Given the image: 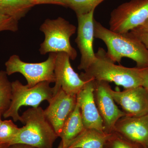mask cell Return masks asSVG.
Returning a JSON list of instances; mask_svg holds the SVG:
<instances>
[{
    "label": "cell",
    "instance_id": "cell-2",
    "mask_svg": "<svg viewBox=\"0 0 148 148\" xmlns=\"http://www.w3.org/2000/svg\"><path fill=\"white\" fill-rule=\"evenodd\" d=\"M94 37L105 43L108 57L114 63L126 57L135 61L138 68H148V49L130 32L116 33L94 19Z\"/></svg>",
    "mask_w": 148,
    "mask_h": 148
},
{
    "label": "cell",
    "instance_id": "cell-24",
    "mask_svg": "<svg viewBox=\"0 0 148 148\" xmlns=\"http://www.w3.org/2000/svg\"><path fill=\"white\" fill-rule=\"evenodd\" d=\"M36 5L51 4L67 7V0H36Z\"/></svg>",
    "mask_w": 148,
    "mask_h": 148
},
{
    "label": "cell",
    "instance_id": "cell-7",
    "mask_svg": "<svg viewBox=\"0 0 148 148\" xmlns=\"http://www.w3.org/2000/svg\"><path fill=\"white\" fill-rule=\"evenodd\" d=\"M148 19V0H130L112 12L109 29L116 33H127L140 27Z\"/></svg>",
    "mask_w": 148,
    "mask_h": 148
},
{
    "label": "cell",
    "instance_id": "cell-19",
    "mask_svg": "<svg viewBox=\"0 0 148 148\" xmlns=\"http://www.w3.org/2000/svg\"><path fill=\"white\" fill-rule=\"evenodd\" d=\"M105 0H67V7L75 12L77 16L89 13Z\"/></svg>",
    "mask_w": 148,
    "mask_h": 148
},
{
    "label": "cell",
    "instance_id": "cell-12",
    "mask_svg": "<svg viewBox=\"0 0 148 148\" xmlns=\"http://www.w3.org/2000/svg\"><path fill=\"white\" fill-rule=\"evenodd\" d=\"M48 103L45 115L59 137L64 123L76 105V96L69 95L61 88Z\"/></svg>",
    "mask_w": 148,
    "mask_h": 148
},
{
    "label": "cell",
    "instance_id": "cell-13",
    "mask_svg": "<svg viewBox=\"0 0 148 148\" xmlns=\"http://www.w3.org/2000/svg\"><path fill=\"white\" fill-rule=\"evenodd\" d=\"M114 132L129 143L148 148V114L123 117L116 123Z\"/></svg>",
    "mask_w": 148,
    "mask_h": 148
},
{
    "label": "cell",
    "instance_id": "cell-5",
    "mask_svg": "<svg viewBox=\"0 0 148 148\" xmlns=\"http://www.w3.org/2000/svg\"><path fill=\"white\" fill-rule=\"evenodd\" d=\"M50 83L43 82L32 87L23 85L18 80L12 82V95L10 105L3 114L4 118H12L14 121L21 122V116L18 114L22 106L39 107L42 102L50 101L53 94Z\"/></svg>",
    "mask_w": 148,
    "mask_h": 148
},
{
    "label": "cell",
    "instance_id": "cell-11",
    "mask_svg": "<svg viewBox=\"0 0 148 148\" xmlns=\"http://www.w3.org/2000/svg\"><path fill=\"white\" fill-rule=\"evenodd\" d=\"M108 84L95 81L93 94L95 104L103 121L105 132L112 133L118 121L126 115L116 106L109 92Z\"/></svg>",
    "mask_w": 148,
    "mask_h": 148
},
{
    "label": "cell",
    "instance_id": "cell-9",
    "mask_svg": "<svg viewBox=\"0 0 148 148\" xmlns=\"http://www.w3.org/2000/svg\"><path fill=\"white\" fill-rule=\"evenodd\" d=\"M94 11L89 13L77 15V36L75 42L80 52V62L78 66L79 70L85 71L96 58L93 50L94 37Z\"/></svg>",
    "mask_w": 148,
    "mask_h": 148
},
{
    "label": "cell",
    "instance_id": "cell-29",
    "mask_svg": "<svg viewBox=\"0 0 148 148\" xmlns=\"http://www.w3.org/2000/svg\"><path fill=\"white\" fill-rule=\"evenodd\" d=\"M3 111L0 108V126H1L3 121L2 120L1 117L2 116H3Z\"/></svg>",
    "mask_w": 148,
    "mask_h": 148
},
{
    "label": "cell",
    "instance_id": "cell-8",
    "mask_svg": "<svg viewBox=\"0 0 148 148\" xmlns=\"http://www.w3.org/2000/svg\"><path fill=\"white\" fill-rule=\"evenodd\" d=\"M70 60V56L65 52L56 53L54 70L55 85L52 87L53 96L61 88L69 95L76 96L85 84L86 81L74 71Z\"/></svg>",
    "mask_w": 148,
    "mask_h": 148
},
{
    "label": "cell",
    "instance_id": "cell-17",
    "mask_svg": "<svg viewBox=\"0 0 148 148\" xmlns=\"http://www.w3.org/2000/svg\"><path fill=\"white\" fill-rule=\"evenodd\" d=\"M36 5L31 0H0V14L18 21Z\"/></svg>",
    "mask_w": 148,
    "mask_h": 148
},
{
    "label": "cell",
    "instance_id": "cell-4",
    "mask_svg": "<svg viewBox=\"0 0 148 148\" xmlns=\"http://www.w3.org/2000/svg\"><path fill=\"white\" fill-rule=\"evenodd\" d=\"M77 29L75 25L61 17L46 19L40 28L45 35L44 40L40 45V54L65 52L71 59H75L77 53L71 45L70 38Z\"/></svg>",
    "mask_w": 148,
    "mask_h": 148
},
{
    "label": "cell",
    "instance_id": "cell-6",
    "mask_svg": "<svg viewBox=\"0 0 148 148\" xmlns=\"http://www.w3.org/2000/svg\"><path fill=\"white\" fill-rule=\"evenodd\" d=\"M56 53H49L47 60L38 63H27L22 61L18 55H12L5 63L6 73L8 76L15 73L21 74L27 80L29 87L43 82L54 83Z\"/></svg>",
    "mask_w": 148,
    "mask_h": 148
},
{
    "label": "cell",
    "instance_id": "cell-20",
    "mask_svg": "<svg viewBox=\"0 0 148 148\" xmlns=\"http://www.w3.org/2000/svg\"><path fill=\"white\" fill-rule=\"evenodd\" d=\"M19 130V127L12 121H3L0 126V142L9 145L17 135Z\"/></svg>",
    "mask_w": 148,
    "mask_h": 148
},
{
    "label": "cell",
    "instance_id": "cell-1",
    "mask_svg": "<svg viewBox=\"0 0 148 148\" xmlns=\"http://www.w3.org/2000/svg\"><path fill=\"white\" fill-rule=\"evenodd\" d=\"M95 54V61L79 75L83 80L113 82L124 89L143 86L148 75V67L127 68L116 65L102 48H99Z\"/></svg>",
    "mask_w": 148,
    "mask_h": 148
},
{
    "label": "cell",
    "instance_id": "cell-27",
    "mask_svg": "<svg viewBox=\"0 0 148 148\" xmlns=\"http://www.w3.org/2000/svg\"><path fill=\"white\" fill-rule=\"evenodd\" d=\"M143 86L146 88L148 93V75L147 78H146L145 82L143 84Z\"/></svg>",
    "mask_w": 148,
    "mask_h": 148
},
{
    "label": "cell",
    "instance_id": "cell-30",
    "mask_svg": "<svg viewBox=\"0 0 148 148\" xmlns=\"http://www.w3.org/2000/svg\"><path fill=\"white\" fill-rule=\"evenodd\" d=\"M31 1H35V2H36V0H31Z\"/></svg>",
    "mask_w": 148,
    "mask_h": 148
},
{
    "label": "cell",
    "instance_id": "cell-18",
    "mask_svg": "<svg viewBox=\"0 0 148 148\" xmlns=\"http://www.w3.org/2000/svg\"><path fill=\"white\" fill-rule=\"evenodd\" d=\"M5 71H0V108L4 113L9 107L12 95V82Z\"/></svg>",
    "mask_w": 148,
    "mask_h": 148
},
{
    "label": "cell",
    "instance_id": "cell-10",
    "mask_svg": "<svg viewBox=\"0 0 148 148\" xmlns=\"http://www.w3.org/2000/svg\"><path fill=\"white\" fill-rule=\"evenodd\" d=\"M108 89L114 101L127 116L139 117L148 114V93L143 86L115 90L109 84Z\"/></svg>",
    "mask_w": 148,
    "mask_h": 148
},
{
    "label": "cell",
    "instance_id": "cell-21",
    "mask_svg": "<svg viewBox=\"0 0 148 148\" xmlns=\"http://www.w3.org/2000/svg\"><path fill=\"white\" fill-rule=\"evenodd\" d=\"M18 30V20L11 16L0 14V32L10 31L15 32Z\"/></svg>",
    "mask_w": 148,
    "mask_h": 148
},
{
    "label": "cell",
    "instance_id": "cell-28",
    "mask_svg": "<svg viewBox=\"0 0 148 148\" xmlns=\"http://www.w3.org/2000/svg\"><path fill=\"white\" fill-rule=\"evenodd\" d=\"M9 146L8 144L0 142V148H8Z\"/></svg>",
    "mask_w": 148,
    "mask_h": 148
},
{
    "label": "cell",
    "instance_id": "cell-26",
    "mask_svg": "<svg viewBox=\"0 0 148 148\" xmlns=\"http://www.w3.org/2000/svg\"><path fill=\"white\" fill-rule=\"evenodd\" d=\"M8 148H36L23 144H15L9 146Z\"/></svg>",
    "mask_w": 148,
    "mask_h": 148
},
{
    "label": "cell",
    "instance_id": "cell-14",
    "mask_svg": "<svg viewBox=\"0 0 148 148\" xmlns=\"http://www.w3.org/2000/svg\"><path fill=\"white\" fill-rule=\"evenodd\" d=\"M95 81H86L85 84L76 95L85 128L105 131L103 120L94 100L93 91Z\"/></svg>",
    "mask_w": 148,
    "mask_h": 148
},
{
    "label": "cell",
    "instance_id": "cell-22",
    "mask_svg": "<svg viewBox=\"0 0 148 148\" xmlns=\"http://www.w3.org/2000/svg\"><path fill=\"white\" fill-rule=\"evenodd\" d=\"M108 143L110 144V148H135L131 143L120 137L115 132Z\"/></svg>",
    "mask_w": 148,
    "mask_h": 148
},
{
    "label": "cell",
    "instance_id": "cell-16",
    "mask_svg": "<svg viewBox=\"0 0 148 148\" xmlns=\"http://www.w3.org/2000/svg\"><path fill=\"white\" fill-rule=\"evenodd\" d=\"M85 129L80 110L76 103L75 107L63 125L59 137L61 141L58 148H68L71 143Z\"/></svg>",
    "mask_w": 148,
    "mask_h": 148
},
{
    "label": "cell",
    "instance_id": "cell-3",
    "mask_svg": "<svg viewBox=\"0 0 148 148\" xmlns=\"http://www.w3.org/2000/svg\"><path fill=\"white\" fill-rule=\"evenodd\" d=\"M24 125L10 145L23 144L36 148H53L58 138L53 127L47 119L41 107L30 108L21 116Z\"/></svg>",
    "mask_w": 148,
    "mask_h": 148
},
{
    "label": "cell",
    "instance_id": "cell-25",
    "mask_svg": "<svg viewBox=\"0 0 148 148\" xmlns=\"http://www.w3.org/2000/svg\"><path fill=\"white\" fill-rule=\"evenodd\" d=\"M135 29L148 33V19L144 24Z\"/></svg>",
    "mask_w": 148,
    "mask_h": 148
},
{
    "label": "cell",
    "instance_id": "cell-23",
    "mask_svg": "<svg viewBox=\"0 0 148 148\" xmlns=\"http://www.w3.org/2000/svg\"><path fill=\"white\" fill-rule=\"evenodd\" d=\"M130 32L136 36L148 49V33L136 29H133Z\"/></svg>",
    "mask_w": 148,
    "mask_h": 148
},
{
    "label": "cell",
    "instance_id": "cell-15",
    "mask_svg": "<svg viewBox=\"0 0 148 148\" xmlns=\"http://www.w3.org/2000/svg\"><path fill=\"white\" fill-rule=\"evenodd\" d=\"M115 132L108 133L92 128H85L71 143L68 148H105Z\"/></svg>",
    "mask_w": 148,
    "mask_h": 148
}]
</instances>
